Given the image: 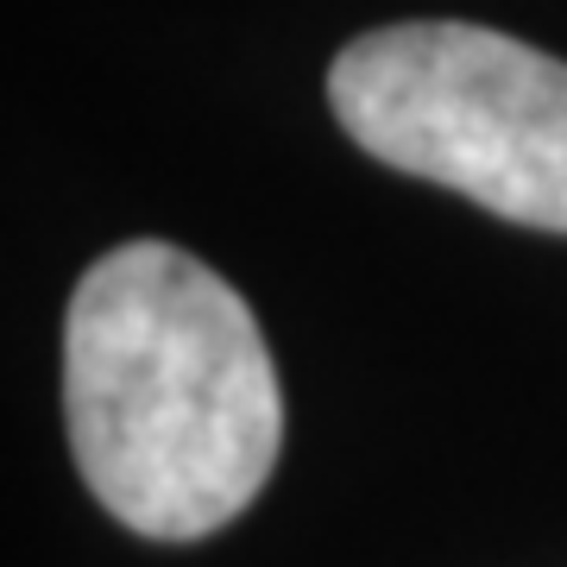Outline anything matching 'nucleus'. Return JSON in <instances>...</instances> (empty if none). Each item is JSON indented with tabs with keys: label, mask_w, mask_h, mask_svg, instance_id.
<instances>
[{
	"label": "nucleus",
	"mask_w": 567,
	"mask_h": 567,
	"mask_svg": "<svg viewBox=\"0 0 567 567\" xmlns=\"http://www.w3.org/2000/svg\"><path fill=\"white\" fill-rule=\"evenodd\" d=\"M347 140L505 221L567 234V63L461 20L353 39L328 70Z\"/></svg>",
	"instance_id": "obj_2"
},
{
	"label": "nucleus",
	"mask_w": 567,
	"mask_h": 567,
	"mask_svg": "<svg viewBox=\"0 0 567 567\" xmlns=\"http://www.w3.org/2000/svg\"><path fill=\"white\" fill-rule=\"evenodd\" d=\"M63 423L107 517L152 543H196L278 466V365L227 278L183 246L126 240L63 309Z\"/></svg>",
	"instance_id": "obj_1"
}]
</instances>
